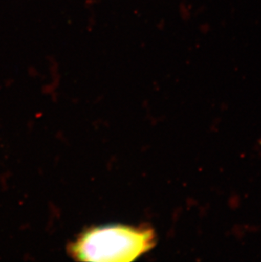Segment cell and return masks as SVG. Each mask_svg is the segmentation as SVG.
<instances>
[{
    "mask_svg": "<svg viewBox=\"0 0 261 262\" xmlns=\"http://www.w3.org/2000/svg\"><path fill=\"white\" fill-rule=\"evenodd\" d=\"M152 231L124 226L94 228L72 246L73 255L84 261H132L153 246Z\"/></svg>",
    "mask_w": 261,
    "mask_h": 262,
    "instance_id": "obj_1",
    "label": "cell"
}]
</instances>
